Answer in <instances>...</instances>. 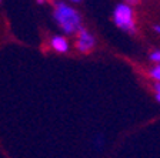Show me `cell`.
Here are the masks:
<instances>
[{
  "label": "cell",
  "instance_id": "ba28073f",
  "mask_svg": "<svg viewBox=\"0 0 160 158\" xmlns=\"http://www.w3.org/2000/svg\"><path fill=\"white\" fill-rule=\"evenodd\" d=\"M154 30H156L157 33H159V34H160V26H156V27H154Z\"/></svg>",
  "mask_w": 160,
  "mask_h": 158
},
{
  "label": "cell",
  "instance_id": "277c9868",
  "mask_svg": "<svg viewBox=\"0 0 160 158\" xmlns=\"http://www.w3.org/2000/svg\"><path fill=\"white\" fill-rule=\"evenodd\" d=\"M50 47L54 50L56 53H60V54H64V53L69 51L70 46L69 41L64 36H54L50 40Z\"/></svg>",
  "mask_w": 160,
  "mask_h": 158
},
{
  "label": "cell",
  "instance_id": "9c48e42d",
  "mask_svg": "<svg viewBox=\"0 0 160 158\" xmlns=\"http://www.w3.org/2000/svg\"><path fill=\"white\" fill-rule=\"evenodd\" d=\"M133 2H134V0H127V4H129V3H133Z\"/></svg>",
  "mask_w": 160,
  "mask_h": 158
},
{
  "label": "cell",
  "instance_id": "6da1fadb",
  "mask_svg": "<svg viewBox=\"0 0 160 158\" xmlns=\"http://www.w3.org/2000/svg\"><path fill=\"white\" fill-rule=\"evenodd\" d=\"M53 17L56 20V23L62 29L64 34H72L79 33L82 27V16L77 10H74L72 6L63 3V2H57L54 6Z\"/></svg>",
  "mask_w": 160,
  "mask_h": 158
},
{
  "label": "cell",
  "instance_id": "8992f818",
  "mask_svg": "<svg viewBox=\"0 0 160 158\" xmlns=\"http://www.w3.org/2000/svg\"><path fill=\"white\" fill-rule=\"evenodd\" d=\"M149 59L152 60L153 63H156V64H160V50H154V51L150 53Z\"/></svg>",
  "mask_w": 160,
  "mask_h": 158
},
{
  "label": "cell",
  "instance_id": "52a82bcc",
  "mask_svg": "<svg viewBox=\"0 0 160 158\" xmlns=\"http://www.w3.org/2000/svg\"><path fill=\"white\" fill-rule=\"evenodd\" d=\"M154 91H156V100L160 103V83H154Z\"/></svg>",
  "mask_w": 160,
  "mask_h": 158
},
{
  "label": "cell",
  "instance_id": "30bf717a",
  "mask_svg": "<svg viewBox=\"0 0 160 158\" xmlns=\"http://www.w3.org/2000/svg\"><path fill=\"white\" fill-rule=\"evenodd\" d=\"M70 2H80V0H70Z\"/></svg>",
  "mask_w": 160,
  "mask_h": 158
},
{
  "label": "cell",
  "instance_id": "8fae6325",
  "mask_svg": "<svg viewBox=\"0 0 160 158\" xmlns=\"http://www.w3.org/2000/svg\"><path fill=\"white\" fill-rule=\"evenodd\" d=\"M0 2H2V0H0Z\"/></svg>",
  "mask_w": 160,
  "mask_h": 158
},
{
  "label": "cell",
  "instance_id": "5b68a950",
  "mask_svg": "<svg viewBox=\"0 0 160 158\" xmlns=\"http://www.w3.org/2000/svg\"><path fill=\"white\" fill-rule=\"evenodd\" d=\"M149 74H150L152 79H154L156 83H160V64H156V66L152 67L150 71H149Z\"/></svg>",
  "mask_w": 160,
  "mask_h": 158
},
{
  "label": "cell",
  "instance_id": "3957f363",
  "mask_svg": "<svg viewBox=\"0 0 160 158\" xmlns=\"http://www.w3.org/2000/svg\"><path fill=\"white\" fill-rule=\"evenodd\" d=\"M94 44H96V39L90 31H87L86 29H82L77 33V39H76V50L80 53H89L93 50Z\"/></svg>",
  "mask_w": 160,
  "mask_h": 158
},
{
  "label": "cell",
  "instance_id": "7a4b0ae2",
  "mask_svg": "<svg viewBox=\"0 0 160 158\" xmlns=\"http://www.w3.org/2000/svg\"><path fill=\"white\" fill-rule=\"evenodd\" d=\"M113 22L119 29L126 33H136V23H134V13L132 6L127 3H120L113 10Z\"/></svg>",
  "mask_w": 160,
  "mask_h": 158
}]
</instances>
